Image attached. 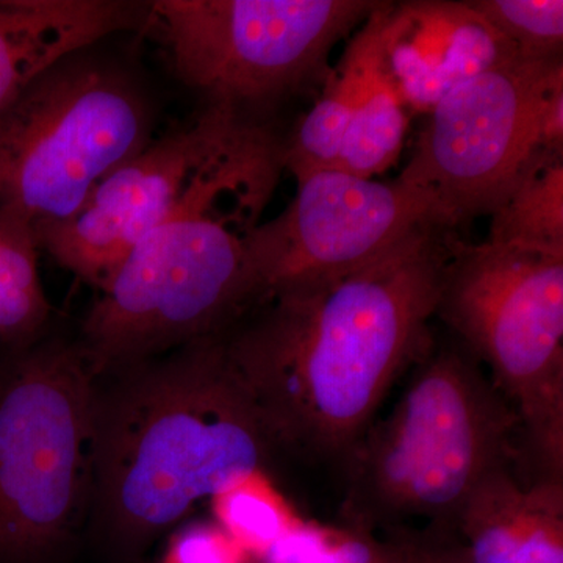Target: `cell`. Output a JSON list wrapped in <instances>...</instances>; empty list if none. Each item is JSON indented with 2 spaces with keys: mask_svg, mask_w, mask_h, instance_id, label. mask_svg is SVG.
Segmentation results:
<instances>
[{
  "mask_svg": "<svg viewBox=\"0 0 563 563\" xmlns=\"http://www.w3.org/2000/svg\"><path fill=\"white\" fill-rule=\"evenodd\" d=\"M451 231L417 229L340 279L266 299L225 333L274 453L343 468L433 340Z\"/></svg>",
  "mask_w": 563,
  "mask_h": 563,
  "instance_id": "obj_1",
  "label": "cell"
},
{
  "mask_svg": "<svg viewBox=\"0 0 563 563\" xmlns=\"http://www.w3.org/2000/svg\"><path fill=\"white\" fill-rule=\"evenodd\" d=\"M224 335L96 377L85 532L113 562L140 563L199 503L274 454Z\"/></svg>",
  "mask_w": 563,
  "mask_h": 563,
  "instance_id": "obj_2",
  "label": "cell"
},
{
  "mask_svg": "<svg viewBox=\"0 0 563 563\" xmlns=\"http://www.w3.org/2000/svg\"><path fill=\"white\" fill-rule=\"evenodd\" d=\"M268 132L203 173L99 291L77 342L96 377L224 335L258 303L247 233L285 169Z\"/></svg>",
  "mask_w": 563,
  "mask_h": 563,
  "instance_id": "obj_3",
  "label": "cell"
},
{
  "mask_svg": "<svg viewBox=\"0 0 563 563\" xmlns=\"http://www.w3.org/2000/svg\"><path fill=\"white\" fill-rule=\"evenodd\" d=\"M409 372L344 462L347 528L387 533L424 521L455 531L476 488L517 461V415L459 340H432Z\"/></svg>",
  "mask_w": 563,
  "mask_h": 563,
  "instance_id": "obj_4",
  "label": "cell"
},
{
  "mask_svg": "<svg viewBox=\"0 0 563 563\" xmlns=\"http://www.w3.org/2000/svg\"><path fill=\"white\" fill-rule=\"evenodd\" d=\"M95 384L76 336L0 350V563H57L87 529Z\"/></svg>",
  "mask_w": 563,
  "mask_h": 563,
  "instance_id": "obj_5",
  "label": "cell"
},
{
  "mask_svg": "<svg viewBox=\"0 0 563 563\" xmlns=\"http://www.w3.org/2000/svg\"><path fill=\"white\" fill-rule=\"evenodd\" d=\"M435 317L512 407L533 481L563 483V258L451 231Z\"/></svg>",
  "mask_w": 563,
  "mask_h": 563,
  "instance_id": "obj_6",
  "label": "cell"
},
{
  "mask_svg": "<svg viewBox=\"0 0 563 563\" xmlns=\"http://www.w3.org/2000/svg\"><path fill=\"white\" fill-rule=\"evenodd\" d=\"M152 139L131 74L88 49L69 55L0 110V209L35 233L66 221Z\"/></svg>",
  "mask_w": 563,
  "mask_h": 563,
  "instance_id": "obj_7",
  "label": "cell"
},
{
  "mask_svg": "<svg viewBox=\"0 0 563 563\" xmlns=\"http://www.w3.org/2000/svg\"><path fill=\"white\" fill-rule=\"evenodd\" d=\"M379 5L373 0H155V32L181 84L251 120L321 91L329 55Z\"/></svg>",
  "mask_w": 563,
  "mask_h": 563,
  "instance_id": "obj_8",
  "label": "cell"
},
{
  "mask_svg": "<svg viewBox=\"0 0 563 563\" xmlns=\"http://www.w3.org/2000/svg\"><path fill=\"white\" fill-rule=\"evenodd\" d=\"M563 84V58L517 55L459 85L429 111L399 179L432 191L451 224L492 214L540 147L548 92Z\"/></svg>",
  "mask_w": 563,
  "mask_h": 563,
  "instance_id": "obj_9",
  "label": "cell"
},
{
  "mask_svg": "<svg viewBox=\"0 0 563 563\" xmlns=\"http://www.w3.org/2000/svg\"><path fill=\"white\" fill-rule=\"evenodd\" d=\"M272 131L276 124L206 103L191 121L152 139L103 177L73 217L36 231L40 251L102 291L203 173Z\"/></svg>",
  "mask_w": 563,
  "mask_h": 563,
  "instance_id": "obj_10",
  "label": "cell"
},
{
  "mask_svg": "<svg viewBox=\"0 0 563 563\" xmlns=\"http://www.w3.org/2000/svg\"><path fill=\"white\" fill-rule=\"evenodd\" d=\"M424 225L455 229L426 188L339 168L310 174L279 217L247 233L258 303L340 279Z\"/></svg>",
  "mask_w": 563,
  "mask_h": 563,
  "instance_id": "obj_11",
  "label": "cell"
},
{
  "mask_svg": "<svg viewBox=\"0 0 563 563\" xmlns=\"http://www.w3.org/2000/svg\"><path fill=\"white\" fill-rule=\"evenodd\" d=\"M517 55L468 2H391L385 69L407 110L429 113L459 85Z\"/></svg>",
  "mask_w": 563,
  "mask_h": 563,
  "instance_id": "obj_12",
  "label": "cell"
},
{
  "mask_svg": "<svg viewBox=\"0 0 563 563\" xmlns=\"http://www.w3.org/2000/svg\"><path fill=\"white\" fill-rule=\"evenodd\" d=\"M150 14L136 0H0V110L69 55L144 31Z\"/></svg>",
  "mask_w": 563,
  "mask_h": 563,
  "instance_id": "obj_13",
  "label": "cell"
},
{
  "mask_svg": "<svg viewBox=\"0 0 563 563\" xmlns=\"http://www.w3.org/2000/svg\"><path fill=\"white\" fill-rule=\"evenodd\" d=\"M455 532L466 563H563V483L523 484L503 466L473 493Z\"/></svg>",
  "mask_w": 563,
  "mask_h": 563,
  "instance_id": "obj_14",
  "label": "cell"
},
{
  "mask_svg": "<svg viewBox=\"0 0 563 563\" xmlns=\"http://www.w3.org/2000/svg\"><path fill=\"white\" fill-rule=\"evenodd\" d=\"M391 2H379L347 44L342 60L285 143V169L301 181L321 169L335 168L352 114L365 101L385 69L384 29Z\"/></svg>",
  "mask_w": 563,
  "mask_h": 563,
  "instance_id": "obj_15",
  "label": "cell"
},
{
  "mask_svg": "<svg viewBox=\"0 0 563 563\" xmlns=\"http://www.w3.org/2000/svg\"><path fill=\"white\" fill-rule=\"evenodd\" d=\"M490 217L488 243L563 258V152H537Z\"/></svg>",
  "mask_w": 563,
  "mask_h": 563,
  "instance_id": "obj_16",
  "label": "cell"
},
{
  "mask_svg": "<svg viewBox=\"0 0 563 563\" xmlns=\"http://www.w3.org/2000/svg\"><path fill=\"white\" fill-rule=\"evenodd\" d=\"M38 254L31 225L0 209V350H20L52 331Z\"/></svg>",
  "mask_w": 563,
  "mask_h": 563,
  "instance_id": "obj_17",
  "label": "cell"
},
{
  "mask_svg": "<svg viewBox=\"0 0 563 563\" xmlns=\"http://www.w3.org/2000/svg\"><path fill=\"white\" fill-rule=\"evenodd\" d=\"M387 74L352 114L344 132L335 168L363 179H374L398 161L409 129V114Z\"/></svg>",
  "mask_w": 563,
  "mask_h": 563,
  "instance_id": "obj_18",
  "label": "cell"
},
{
  "mask_svg": "<svg viewBox=\"0 0 563 563\" xmlns=\"http://www.w3.org/2000/svg\"><path fill=\"white\" fill-rule=\"evenodd\" d=\"M210 506L214 523L257 563L282 537L303 521L277 490L266 470L218 493L210 499Z\"/></svg>",
  "mask_w": 563,
  "mask_h": 563,
  "instance_id": "obj_19",
  "label": "cell"
},
{
  "mask_svg": "<svg viewBox=\"0 0 563 563\" xmlns=\"http://www.w3.org/2000/svg\"><path fill=\"white\" fill-rule=\"evenodd\" d=\"M261 563H399L391 533L302 521L272 547Z\"/></svg>",
  "mask_w": 563,
  "mask_h": 563,
  "instance_id": "obj_20",
  "label": "cell"
},
{
  "mask_svg": "<svg viewBox=\"0 0 563 563\" xmlns=\"http://www.w3.org/2000/svg\"><path fill=\"white\" fill-rule=\"evenodd\" d=\"M468 3L523 57H562V0H473Z\"/></svg>",
  "mask_w": 563,
  "mask_h": 563,
  "instance_id": "obj_21",
  "label": "cell"
},
{
  "mask_svg": "<svg viewBox=\"0 0 563 563\" xmlns=\"http://www.w3.org/2000/svg\"><path fill=\"white\" fill-rule=\"evenodd\" d=\"M158 563L257 562L214 521H192L174 532Z\"/></svg>",
  "mask_w": 563,
  "mask_h": 563,
  "instance_id": "obj_22",
  "label": "cell"
},
{
  "mask_svg": "<svg viewBox=\"0 0 563 563\" xmlns=\"http://www.w3.org/2000/svg\"><path fill=\"white\" fill-rule=\"evenodd\" d=\"M398 542L399 563H466L457 532L437 526L390 531Z\"/></svg>",
  "mask_w": 563,
  "mask_h": 563,
  "instance_id": "obj_23",
  "label": "cell"
},
{
  "mask_svg": "<svg viewBox=\"0 0 563 563\" xmlns=\"http://www.w3.org/2000/svg\"><path fill=\"white\" fill-rule=\"evenodd\" d=\"M540 147L563 152V84L548 92L540 117Z\"/></svg>",
  "mask_w": 563,
  "mask_h": 563,
  "instance_id": "obj_24",
  "label": "cell"
}]
</instances>
